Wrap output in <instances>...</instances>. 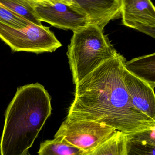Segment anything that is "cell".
Instances as JSON below:
<instances>
[{"label": "cell", "mask_w": 155, "mask_h": 155, "mask_svg": "<svg viewBox=\"0 0 155 155\" xmlns=\"http://www.w3.org/2000/svg\"><path fill=\"white\" fill-rule=\"evenodd\" d=\"M126 61L118 53L76 84L66 119L103 124L126 135L154 127L155 120L131 102L123 78Z\"/></svg>", "instance_id": "obj_1"}, {"label": "cell", "mask_w": 155, "mask_h": 155, "mask_svg": "<svg viewBox=\"0 0 155 155\" xmlns=\"http://www.w3.org/2000/svg\"><path fill=\"white\" fill-rule=\"evenodd\" d=\"M52 111L51 96L42 85L18 87L5 114L0 154H27Z\"/></svg>", "instance_id": "obj_2"}, {"label": "cell", "mask_w": 155, "mask_h": 155, "mask_svg": "<svg viewBox=\"0 0 155 155\" xmlns=\"http://www.w3.org/2000/svg\"><path fill=\"white\" fill-rule=\"evenodd\" d=\"M117 53L103 30L96 25L90 23L73 32L67 55L74 84Z\"/></svg>", "instance_id": "obj_3"}, {"label": "cell", "mask_w": 155, "mask_h": 155, "mask_svg": "<svg viewBox=\"0 0 155 155\" xmlns=\"http://www.w3.org/2000/svg\"><path fill=\"white\" fill-rule=\"evenodd\" d=\"M0 39L13 53H52L62 46L50 27L32 23L25 28L16 29L0 22Z\"/></svg>", "instance_id": "obj_4"}, {"label": "cell", "mask_w": 155, "mask_h": 155, "mask_svg": "<svg viewBox=\"0 0 155 155\" xmlns=\"http://www.w3.org/2000/svg\"><path fill=\"white\" fill-rule=\"evenodd\" d=\"M116 131L96 122L66 119L54 137H62L73 145L87 153L109 139Z\"/></svg>", "instance_id": "obj_5"}, {"label": "cell", "mask_w": 155, "mask_h": 155, "mask_svg": "<svg viewBox=\"0 0 155 155\" xmlns=\"http://www.w3.org/2000/svg\"><path fill=\"white\" fill-rule=\"evenodd\" d=\"M32 4L41 22L56 28L74 32L91 23L86 15L74 6L46 0Z\"/></svg>", "instance_id": "obj_6"}, {"label": "cell", "mask_w": 155, "mask_h": 155, "mask_svg": "<svg viewBox=\"0 0 155 155\" xmlns=\"http://www.w3.org/2000/svg\"><path fill=\"white\" fill-rule=\"evenodd\" d=\"M125 26L155 38V8L151 0H120Z\"/></svg>", "instance_id": "obj_7"}, {"label": "cell", "mask_w": 155, "mask_h": 155, "mask_svg": "<svg viewBox=\"0 0 155 155\" xmlns=\"http://www.w3.org/2000/svg\"><path fill=\"white\" fill-rule=\"evenodd\" d=\"M123 78L131 102L135 107L155 121L154 90L145 82L127 71L124 66Z\"/></svg>", "instance_id": "obj_8"}, {"label": "cell", "mask_w": 155, "mask_h": 155, "mask_svg": "<svg viewBox=\"0 0 155 155\" xmlns=\"http://www.w3.org/2000/svg\"><path fill=\"white\" fill-rule=\"evenodd\" d=\"M91 24L103 30L112 20L121 16L120 0H74Z\"/></svg>", "instance_id": "obj_9"}, {"label": "cell", "mask_w": 155, "mask_h": 155, "mask_svg": "<svg viewBox=\"0 0 155 155\" xmlns=\"http://www.w3.org/2000/svg\"><path fill=\"white\" fill-rule=\"evenodd\" d=\"M124 68L131 74L144 81L153 90L155 87V54L125 61Z\"/></svg>", "instance_id": "obj_10"}, {"label": "cell", "mask_w": 155, "mask_h": 155, "mask_svg": "<svg viewBox=\"0 0 155 155\" xmlns=\"http://www.w3.org/2000/svg\"><path fill=\"white\" fill-rule=\"evenodd\" d=\"M86 153L62 136L41 143L38 152V155H85Z\"/></svg>", "instance_id": "obj_11"}, {"label": "cell", "mask_w": 155, "mask_h": 155, "mask_svg": "<svg viewBox=\"0 0 155 155\" xmlns=\"http://www.w3.org/2000/svg\"><path fill=\"white\" fill-rule=\"evenodd\" d=\"M126 134L116 131L104 143L85 155H126Z\"/></svg>", "instance_id": "obj_12"}, {"label": "cell", "mask_w": 155, "mask_h": 155, "mask_svg": "<svg viewBox=\"0 0 155 155\" xmlns=\"http://www.w3.org/2000/svg\"><path fill=\"white\" fill-rule=\"evenodd\" d=\"M0 5L34 24L42 25L32 2L27 0H0Z\"/></svg>", "instance_id": "obj_13"}, {"label": "cell", "mask_w": 155, "mask_h": 155, "mask_svg": "<svg viewBox=\"0 0 155 155\" xmlns=\"http://www.w3.org/2000/svg\"><path fill=\"white\" fill-rule=\"evenodd\" d=\"M126 155H155V146L143 143L126 135Z\"/></svg>", "instance_id": "obj_14"}, {"label": "cell", "mask_w": 155, "mask_h": 155, "mask_svg": "<svg viewBox=\"0 0 155 155\" xmlns=\"http://www.w3.org/2000/svg\"><path fill=\"white\" fill-rule=\"evenodd\" d=\"M0 22L16 29L25 28L32 23L1 5Z\"/></svg>", "instance_id": "obj_15"}, {"label": "cell", "mask_w": 155, "mask_h": 155, "mask_svg": "<svg viewBox=\"0 0 155 155\" xmlns=\"http://www.w3.org/2000/svg\"><path fill=\"white\" fill-rule=\"evenodd\" d=\"M127 135L143 143L155 146V127L148 130Z\"/></svg>", "instance_id": "obj_16"}, {"label": "cell", "mask_w": 155, "mask_h": 155, "mask_svg": "<svg viewBox=\"0 0 155 155\" xmlns=\"http://www.w3.org/2000/svg\"><path fill=\"white\" fill-rule=\"evenodd\" d=\"M46 1L51 2H57L65 4L68 5L74 6L77 8L74 0H46Z\"/></svg>", "instance_id": "obj_17"}, {"label": "cell", "mask_w": 155, "mask_h": 155, "mask_svg": "<svg viewBox=\"0 0 155 155\" xmlns=\"http://www.w3.org/2000/svg\"><path fill=\"white\" fill-rule=\"evenodd\" d=\"M27 1L34 2H43V1H45V0H27Z\"/></svg>", "instance_id": "obj_18"}, {"label": "cell", "mask_w": 155, "mask_h": 155, "mask_svg": "<svg viewBox=\"0 0 155 155\" xmlns=\"http://www.w3.org/2000/svg\"><path fill=\"white\" fill-rule=\"evenodd\" d=\"M26 155H30V154L27 155V154H26Z\"/></svg>", "instance_id": "obj_19"}]
</instances>
